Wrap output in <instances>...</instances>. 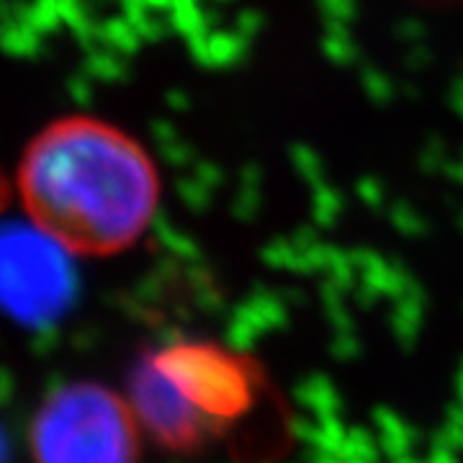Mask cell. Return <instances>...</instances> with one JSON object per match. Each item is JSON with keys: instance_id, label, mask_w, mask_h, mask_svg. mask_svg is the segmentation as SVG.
I'll use <instances>...</instances> for the list:
<instances>
[{"instance_id": "6da1fadb", "label": "cell", "mask_w": 463, "mask_h": 463, "mask_svg": "<svg viewBox=\"0 0 463 463\" xmlns=\"http://www.w3.org/2000/svg\"><path fill=\"white\" fill-rule=\"evenodd\" d=\"M11 185L32 227L88 258L134 248L163 201L160 167L142 139L96 114L44 124L21 152Z\"/></svg>"}, {"instance_id": "7a4b0ae2", "label": "cell", "mask_w": 463, "mask_h": 463, "mask_svg": "<svg viewBox=\"0 0 463 463\" xmlns=\"http://www.w3.org/2000/svg\"><path fill=\"white\" fill-rule=\"evenodd\" d=\"M268 389L263 365L212 340H178L137 358L129 407L167 453H201L248 420Z\"/></svg>"}, {"instance_id": "3957f363", "label": "cell", "mask_w": 463, "mask_h": 463, "mask_svg": "<svg viewBox=\"0 0 463 463\" xmlns=\"http://www.w3.org/2000/svg\"><path fill=\"white\" fill-rule=\"evenodd\" d=\"M32 453L36 463H137L139 422L129 399L96 381H72L42 402Z\"/></svg>"}, {"instance_id": "277c9868", "label": "cell", "mask_w": 463, "mask_h": 463, "mask_svg": "<svg viewBox=\"0 0 463 463\" xmlns=\"http://www.w3.org/2000/svg\"><path fill=\"white\" fill-rule=\"evenodd\" d=\"M70 252L36 227L0 230V312L24 327H44L70 309Z\"/></svg>"}, {"instance_id": "5b68a950", "label": "cell", "mask_w": 463, "mask_h": 463, "mask_svg": "<svg viewBox=\"0 0 463 463\" xmlns=\"http://www.w3.org/2000/svg\"><path fill=\"white\" fill-rule=\"evenodd\" d=\"M8 199H11V183H8V178L0 173V212H3V206L8 203Z\"/></svg>"}, {"instance_id": "8992f818", "label": "cell", "mask_w": 463, "mask_h": 463, "mask_svg": "<svg viewBox=\"0 0 463 463\" xmlns=\"http://www.w3.org/2000/svg\"><path fill=\"white\" fill-rule=\"evenodd\" d=\"M0 463H11V448H8L3 430H0Z\"/></svg>"}]
</instances>
